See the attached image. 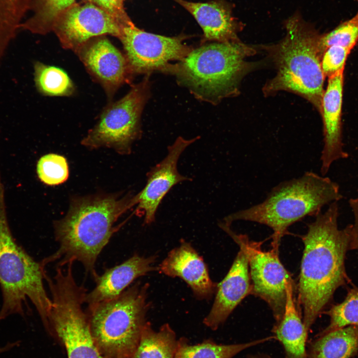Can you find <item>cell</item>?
<instances>
[{"instance_id":"1","label":"cell","mask_w":358,"mask_h":358,"mask_svg":"<svg viewBox=\"0 0 358 358\" xmlns=\"http://www.w3.org/2000/svg\"><path fill=\"white\" fill-rule=\"evenodd\" d=\"M339 205L331 203L308 224L298 283V300L307 331L323 312L336 290L350 282L345 268L350 250L347 227L340 229Z\"/></svg>"},{"instance_id":"2","label":"cell","mask_w":358,"mask_h":358,"mask_svg":"<svg viewBox=\"0 0 358 358\" xmlns=\"http://www.w3.org/2000/svg\"><path fill=\"white\" fill-rule=\"evenodd\" d=\"M137 194L94 195L75 197L64 218L54 223L57 251L43 260L58 261L59 267L79 262L94 277L99 255L116 230L118 218L137 205Z\"/></svg>"},{"instance_id":"3","label":"cell","mask_w":358,"mask_h":358,"mask_svg":"<svg viewBox=\"0 0 358 358\" xmlns=\"http://www.w3.org/2000/svg\"><path fill=\"white\" fill-rule=\"evenodd\" d=\"M342 198L338 184L330 178L311 171L283 181L273 187L261 202L234 212L223 222L236 221L263 224L272 230L271 249L279 252L281 238L294 223L316 216L326 205Z\"/></svg>"},{"instance_id":"4","label":"cell","mask_w":358,"mask_h":358,"mask_svg":"<svg viewBox=\"0 0 358 358\" xmlns=\"http://www.w3.org/2000/svg\"><path fill=\"white\" fill-rule=\"evenodd\" d=\"M286 35L274 48L275 76L264 87L270 94L280 90L296 93L321 112L325 76L321 61L325 51L321 36L298 13L284 23Z\"/></svg>"},{"instance_id":"5","label":"cell","mask_w":358,"mask_h":358,"mask_svg":"<svg viewBox=\"0 0 358 358\" xmlns=\"http://www.w3.org/2000/svg\"><path fill=\"white\" fill-rule=\"evenodd\" d=\"M254 52L240 40L215 42L191 50L165 70L174 72L199 98L216 101L236 92L239 82L251 68L246 58Z\"/></svg>"},{"instance_id":"6","label":"cell","mask_w":358,"mask_h":358,"mask_svg":"<svg viewBox=\"0 0 358 358\" xmlns=\"http://www.w3.org/2000/svg\"><path fill=\"white\" fill-rule=\"evenodd\" d=\"M0 197V287L2 297L0 321L13 314L24 317L28 299L48 330L52 303L44 284L46 265L43 261H35L16 242Z\"/></svg>"},{"instance_id":"7","label":"cell","mask_w":358,"mask_h":358,"mask_svg":"<svg viewBox=\"0 0 358 358\" xmlns=\"http://www.w3.org/2000/svg\"><path fill=\"white\" fill-rule=\"evenodd\" d=\"M148 284L139 283L113 299L88 306L90 329L104 358H131L146 323Z\"/></svg>"},{"instance_id":"8","label":"cell","mask_w":358,"mask_h":358,"mask_svg":"<svg viewBox=\"0 0 358 358\" xmlns=\"http://www.w3.org/2000/svg\"><path fill=\"white\" fill-rule=\"evenodd\" d=\"M46 281L51 293L52 308L49 329L63 343L68 358H104L92 335L88 316L83 309L87 293L73 275V265L58 267Z\"/></svg>"},{"instance_id":"9","label":"cell","mask_w":358,"mask_h":358,"mask_svg":"<svg viewBox=\"0 0 358 358\" xmlns=\"http://www.w3.org/2000/svg\"><path fill=\"white\" fill-rule=\"evenodd\" d=\"M149 93V83L145 79L121 99L109 103L82 144L90 149L107 147L121 155L129 154L132 144L141 136L140 117Z\"/></svg>"},{"instance_id":"10","label":"cell","mask_w":358,"mask_h":358,"mask_svg":"<svg viewBox=\"0 0 358 358\" xmlns=\"http://www.w3.org/2000/svg\"><path fill=\"white\" fill-rule=\"evenodd\" d=\"M219 226L245 253L250 268L251 294L261 298L268 305L275 324H278L285 310V280L291 278L279 260V252L272 249L268 251L262 250V242L251 240L247 235L236 233L231 225L223 222H220Z\"/></svg>"},{"instance_id":"11","label":"cell","mask_w":358,"mask_h":358,"mask_svg":"<svg viewBox=\"0 0 358 358\" xmlns=\"http://www.w3.org/2000/svg\"><path fill=\"white\" fill-rule=\"evenodd\" d=\"M132 73L166 69L173 60H181L191 50L180 36L167 37L149 33L131 21L122 25L119 38Z\"/></svg>"},{"instance_id":"12","label":"cell","mask_w":358,"mask_h":358,"mask_svg":"<svg viewBox=\"0 0 358 358\" xmlns=\"http://www.w3.org/2000/svg\"><path fill=\"white\" fill-rule=\"evenodd\" d=\"M54 28L62 47L76 50L91 38L110 34L118 38L122 25L108 12L91 3L70 7Z\"/></svg>"},{"instance_id":"13","label":"cell","mask_w":358,"mask_h":358,"mask_svg":"<svg viewBox=\"0 0 358 358\" xmlns=\"http://www.w3.org/2000/svg\"><path fill=\"white\" fill-rule=\"evenodd\" d=\"M198 137L186 139L179 137L168 147L165 157L152 167L147 174L144 188L137 194L136 212L144 216V223L150 224L155 220L158 208L169 191L177 184L191 179L180 174L177 168L181 154Z\"/></svg>"},{"instance_id":"14","label":"cell","mask_w":358,"mask_h":358,"mask_svg":"<svg viewBox=\"0 0 358 358\" xmlns=\"http://www.w3.org/2000/svg\"><path fill=\"white\" fill-rule=\"evenodd\" d=\"M74 52L110 98L133 75L125 55L106 38L90 40Z\"/></svg>"},{"instance_id":"15","label":"cell","mask_w":358,"mask_h":358,"mask_svg":"<svg viewBox=\"0 0 358 358\" xmlns=\"http://www.w3.org/2000/svg\"><path fill=\"white\" fill-rule=\"evenodd\" d=\"M344 70L329 77L324 91L320 113L323 123L324 145L320 157V172L325 176L332 164L347 158L344 150L342 128Z\"/></svg>"},{"instance_id":"16","label":"cell","mask_w":358,"mask_h":358,"mask_svg":"<svg viewBox=\"0 0 358 358\" xmlns=\"http://www.w3.org/2000/svg\"><path fill=\"white\" fill-rule=\"evenodd\" d=\"M251 289L248 258L240 248L227 275L217 284L212 307L203 321L204 325L216 330L241 301L251 294Z\"/></svg>"},{"instance_id":"17","label":"cell","mask_w":358,"mask_h":358,"mask_svg":"<svg viewBox=\"0 0 358 358\" xmlns=\"http://www.w3.org/2000/svg\"><path fill=\"white\" fill-rule=\"evenodd\" d=\"M158 270L170 277L182 279L199 299H209L216 291L218 283L210 278L203 260L191 244L184 241L169 252Z\"/></svg>"},{"instance_id":"18","label":"cell","mask_w":358,"mask_h":358,"mask_svg":"<svg viewBox=\"0 0 358 358\" xmlns=\"http://www.w3.org/2000/svg\"><path fill=\"white\" fill-rule=\"evenodd\" d=\"M195 19L203 32L204 40L218 42L239 41L243 24L233 15L231 4L224 0L205 2L175 0Z\"/></svg>"},{"instance_id":"19","label":"cell","mask_w":358,"mask_h":358,"mask_svg":"<svg viewBox=\"0 0 358 358\" xmlns=\"http://www.w3.org/2000/svg\"><path fill=\"white\" fill-rule=\"evenodd\" d=\"M155 256L145 257L135 254L122 263L106 270L94 278V288L87 293L85 303L88 306L118 296L137 278L158 270Z\"/></svg>"},{"instance_id":"20","label":"cell","mask_w":358,"mask_h":358,"mask_svg":"<svg viewBox=\"0 0 358 358\" xmlns=\"http://www.w3.org/2000/svg\"><path fill=\"white\" fill-rule=\"evenodd\" d=\"M286 301L281 321L272 329L284 349L285 358H308L306 342L308 331L302 316L296 306L291 278L285 280Z\"/></svg>"},{"instance_id":"21","label":"cell","mask_w":358,"mask_h":358,"mask_svg":"<svg viewBox=\"0 0 358 358\" xmlns=\"http://www.w3.org/2000/svg\"><path fill=\"white\" fill-rule=\"evenodd\" d=\"M358 352V325L319 334L309 346L308 358H351Z\"/></svg>"},{"instance_id":"22","label":"cell","mask_w":358,"mask_h":358,"mask_svg":"<svg viewBox=\"0 0 358 358\" xmlns=\"http://www.w3.org/2000/svg\"><path fill=\"white\" fill-rule=\"evenodd\" d=\"M178 342L175 332L168 324L155 331L146 322L131 358H175Z\"/></svg>"},{"instance_id":"23","label":"cell","mask_w":358,"mask_h":358,"mask_svg":"<svg viewBox=\"0 0 358 358\" xmlns=\"http://www.w3.org/2000/svg\"><path fill=\"white\" fill-rule=\"evenodd\" d=\"M276 339L275 336L248 343L218 345L206 340L197 345H189L184 339L178 340L175 358H232L245 349Z\"/></svg>"},{"instance_id":"24","label":"cell","mask_w":358,"mask_h":358,"mask_svg":"<svg viewBox=\"0 0 358 358\" xmlns=\"http://www.w3.org/2000/svg\"><path fill=\"white\" fill-rule=\"evenodd\" d=\"M33 70L36 89L43 95L69 96L74 93L75 86L62 69L36 61Z\"/></svg>"},{"instance_id":"25","label":"cell","mask_w":358,"mask_h":358,"mask_svg":"<svg viewBox=\"0 0 358 358\" xmlns=\"http://www.w3.org/2000/svg\"><path fill=\"white\" fill-rule=\"evenodd\" d=\"M31 4L32 0H0V63Z\"/></svg>"},{"instance_id":"26","label":"cell","mask_w":358,"mask_h":358,"mask_svg":"<svg viewBox=\"0 0 358 358\" xmlns=\"http://www.w3.org/2000/svg\"><path fill=\"white\" fill-rule=\"evenodd\" d=\"M75 0H34V13L23 21L20 30L45 34L52 29L60 15L70 7Z\"/></svg>"},{"instance_id":"27","label":"cell","mask_w":358,"mask_h":358,"mask_svg":"<svg viewBox=\"0 0 358 358\" xmlns=\"http://www.w3.org/2000/svg\"><path fill=\"white\" fill-rule=\"evenodd\" d=\"M323 313L329 316L330 323L319 334L358 325V287L350 288L342 302L334 305Z\"/></svg>"},{"instance_id":"28","label":"cell","mask_w":358,"mask_h":358,"mask_svg":"<svg viewBox=\"0 0 358 358\" xmlns=\"http://www.w3.org/2000/svg\"><path fill=\"white\" fill-rule=\"evenodd\" d=\"M38 177L44 183L56 185L65 182L69 177L66 159L60 155L48 154L42 156L36 166Z\"/></svg>"},{"instance_id":"29","label":"cell","mask_w":358,"mask_h":358,"mask_svg":"<svg viewBox=\"0 0 358 358\" xmlns=\"http://www.w3.org/2000/svg\"><path fill=\"white\" fill-rule=\"evenodd\" d=\"M358 41V12L350 19L343 22L328 33L322 35L321 44L328 47L340 46L352 49Z\"/></svg>"},{"instance_id":"30","label":"cell","mask_w":358,"mask_h":358,"mask_svg":"<svg viewBox=\"0 0 358 358\" xmlns=\"http://www.w3.org/2000/svg\"><path fill=\"white\" fill-rule=\"evenodd\" d=\"M351 50L344 47L333 45L324 51L321 65L325 77H330L344 69L346 60Z\"/></svg>"},{"instance_id":"31","label":"cell","mask_w":358,"mask_h":358,"mask_svg":"<svg viewBox=\"0 0 358 358\" xmlns=\"http://www.w3.org/2000/svg\"><path fill=\"white\" fill-rule=\"evenodd\" d=\"M99 7L112 15L121 24L131 21L123 7V0H92Z\"/></svg>"},{"instance_id":"32","label":"cell","mask_w":358,"mask_h":358,"mask_svg":"<svg viewBox=\"0 0 358 358\" xmlns=\"http://www.w3.org/2000/svg\"><path fill=\"white\" fill-rule=\"evenodd\" d=\"M349 203L354 216L353 223L347 226L350 235V250L358 251V198H351Z\"/></svg>"},{"instance_id":"33","label":"cell","mask_w":358,"mask_h":358,"mask_svg":"<svg viewBox=\"0 0 358 358\" xmlns=\"http://www.w3.org/2000/svg\"><path fill=\"white\" fill-rule=\"evenodd\" d=\"M17 342L8 343L4 347L0 348V354L7 351L16 346Z\"/></svg>"},{"instance_id":"34","label":"cell","mask_w":358,"mask_h":358,"mask_svg":"<svg viewBox=\"0 0 358 358\" xmlns=\"http://www.w3.org/2000/svg\"><path fill=\"white\" fill-rule=\"evenodd\" d=\"M251 358H269L267 356H264V355H258L254 356L253 357H252Z\"/></svg>"},{"instance_id":"35","label":"cell","mask_w":358,"mask_h":358,"mask_svg":"<svg viewBox=\"0 0 358 358\" xmlns=\"http://www.w3.org/2000/svg\"><path fill=\"white\" fill-rule=\"evenodd\" d=\"M357 0L358 2V0Z\"/></svg>"}]
</instances>
